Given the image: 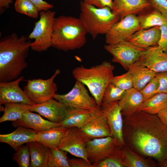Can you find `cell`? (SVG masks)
I'll list each match as a JSON object with an SVG mask.
<instances>
[{"label":"cell","mask_w":167,"mask_h":167,"mask_svg":"<svg viewBox=\"0 0 167 167\" xmlns=\"http://www.w3.org/2000/svg\"><path fill=\"white\" fill-rule=\"evenodd\" d=\"M98 109L92 110L68 108L64 119L58 123L57 126L67 128L74 127L80 128L92 118Z\"/></svg>","instance_id":"cell-22"},{"label":"cell","mask_w":167,"mask_h":167,"mask_svg":"<svg viewBox=\"0 0 167 167\" xmlns=\"http://www.w3.org/2000/svg\"><path fill=\"white\" fill-rule=\"evenodd\" d=\"M37 7L40 12L47 11L54 7V5L43 0H29Z\"/></svg>","instance_id":"cell-43"},{"label":"cell","mask_w":167,"mask_h":167,"mask_svg":"<svg viewBox=\"0 0 167 167\" xmlns=\"http://www.w3.org/2000/svg\"><path fill=\"white\" fill-rule=\"evenodd\" d=\"M57 69L53 75L46 79H41L28 80L24 87V91L28 98L34 104H39L54 98L57 87L55 78L60 73Z\"/></svg>","instance_id":"cell-7"},{"label":"cell","mask_w":167,"mask_h":167,"mask_svg":"<svg viewBox=\"0 0 167 167\" xmlns=\"http://www.w3.org/2000/svg\"><path fill=\"white\" fill-rule=\"evenodd\" d=\"M126 91L110 83L104 93L101 105L119 101L123 98Z\"/></svg>","instance_id":"cell-33"},{"label":"cell","mask_w":167,"mask_h":167,"mask_svg":"<svg viewBox=\"0 0 167 167\" xmlns=\"http://www.w3.org/2000/svg\"><path fill=\"white\" fill-rule=\"evenodd\" d=\"M38 131L22 127H18L12 132L0 135V142L10 146L17 150L25 143L35 141Z\"/></svg>","instance_id":"cell-18"},{"label":"cell","mask_w":167,"mask_h":167,"mask_svg":"<svg viewBox=\"0 0 167 167\" xmlns=\"http://www.w3.org/2000/svg\"><path fill=\"white\" fill-rule=\"evenodd\" d=\"M13 0H0V13L2 14L5 10L9 8L10 5L12 3Z\"/></svg>","instance_id":"cell-45"},{"label":"cell","mask_w":167,"mask_h":167,"mask_svg":"<svg viewBox=\"0 0 167 167\" xmlns=\"http://www.w3.org/2000/svg\"><path fill=\"white\" fill-rule=\"evenodd\" d=\"M104 47L112 55L113 62L119 63L127 70L138 61L146 49L137 47L127 41L106 44Z\"/></svg>","instance_id":"cell-9"},{"label":"cell","mask_w":167,"mask_h":167,"mask_svg":"<svg viewBox=\"0 0 167 167\" xmlns=\"http://www.w3.org/2000/svg\"><path fill=\"white\" fill-rule=\"evenodd\" d=\"M80 7L79 18L94 39L99 35L106 34L114 24L120 20L108 6L98 8L81 0Z\"/></svg>","instance_id":"cell-5"},{"label":"cell","mask_w":167,"mask_h":167,"mask_svg":"<svg viewBox=\"0 0 167 167\" xmlns=\"http://www.w3.org/2000/svg\"><path fill=\"white\" fill-rule=\"evenodd\" d=\"M151 6L167 18V0H148Z\"/></svg>","instance_id":"cell-38"},{"label":"cell","mask_w":167,"mask_h":167,"mask_svg":"<svg viewBox=\"0 0 167 167\" xmlns=\"http://www.w3.org/2000/svg\"><path fill=\"white\" fill-rule=\"evenodd\" d=\"M30 157L31 167H47L50 148L36 141L27 143Z\"/></svg>","instance_id":"cell-27"},{"label":"cell","mask_w":167,"mask_h":167,"mask_svg":"<svg viewBox=\"0 0 167 167\" xmlns=\"http://www.w3.org/2000/svg\"><path fill=\"white\" fill-rule=\"evenodd\" d=\"M54 98L70 108L92 110L99 108L97 106L94 98L89 94L84 85L77 80L69 92L63 94H56Z\"/></svg>","instance_id":"cell-8"},{"label":"cell","mask_w":167,"mask_h":167,"mask_svg":"<svg viewBox=\"0 0 167 167\" xmlns=\"http://www.w3.org/2000/svg\"><path fill=\"white\" fill-rule=\"evenodd\" d=\"M159 85V80L155 76L140 91L143 96L144 101L157 93Z\"/></svg>","instance_id":"cell-37"},{"label":"cell","mask_w":167,"mask_h":167,"mask_svg":"<svg viewBox=\"0 0 167 167\" xmlns=\"http://www.w3.org/2000/svg\"><path fill=\"white\" fill-rule=\"evenodd\" d=\"M110 83L125 91L133 87L132 79L128 71L122 75L113 76Z\"/></svg>","instance_id":"cell-36"},{"label":"cell","mask_w":167,"mask_h":167,"mask_svg":"<svg viewBox=\"0 0 167 167\" xmlns=\"http://www.w3.org/2000/svg\"><path fill=\"white\" fill-rule=\"evenodd\" d=\"M32 42L26 36L19 37L15 33L0 40V82L13 81L20 76L27 66Z\"/></svg>","instance_id":"cell-2"},{"label":"cell","mask_w":167,"mask_h":167,"mask_svg":"<svg viewBox=\"0 0 167 167\" xmlns=\"http://www.w3.org/2000/svg\"><path fill=\"white\" fill-rule=\"evenodd\" d=\"M136 14H131L114 24L105 34L106 44L127 41L136 31L141 29Z\"/></svg>","instance_id":"cell-10"},{"label":"cell","mask_w":167,"mask_h":167,"mask_svg":"<svg viewBox=\"0 0 167 167\" xmlns=\"http://www.w3.org/2000/svg\"><path fill=\"white\" fill-rule=\"evenodd\" d=\"M114 66L105 61L90 68L83 66L76 67L72 71L73 77L88 88L100 108L104 92L113 77Z\"/></svg>","instance_id":"cell-4"},{"label":"cell","mask_w":167,"mask_h":167,"mask_svg":"<svg viewBox=\"0 0 167 167\" xmlns=\"http://www.w3.org/2000/svg\"><path fill=\"white\" fill-rule=\"evenodd\" d=\"M122 148L126 167H155L158 165L152 158L143 157L126 146Z\"/></svg>","instance_id":"cell-30"},{"label":"cell","mask_w":167,"mask_h":167,"mask_svg":"<svg viewBox=\"0 0 167 167\" xmlns=\"http://www.w3.org/2000/svg\"><path fill=\"white\" fill-rule=\"evenodd\" d=\"M116 140L111 136L88 140L86 148L87 156L93 167L109 156L118 146Z\"/></svg>","instance_id":"cell-11"},{"label":"cell","mask_w":167,"mask_h":167,"mask_svg":"<svg viewBox=\"0 0 167 167\" xmlns=\"http://www.w3.org/2000/svg\"><path fill=\"white\" fill-rule=\"evenodd\" d=\"M88 4L93 5L97 7L102 8L105 6L110 7L112 10L113 6L112 0H83Z\"/></svg>","instance_id":"cell-42"},{"label":"cell","mask_w":167,"mask_h":167,"mask_svg":"<svg viewBox=\"0 0 167 167\" xmlns=\"http://www.w3.org/2000/svg\"><path fill=\"white\" fill-rule=\"evenodd\" d=\"M79 129L81 133L89 140L111 136V131L106 116L101 107Z\"/></svg>","instance_id":"cell-13"},{"label":"cell","mask_w":167,"mask_h":167,"mask_svg":"<svg viewBox=\"0 0 167 167\" xmlns=\"http://www.w3.org/2000/svg\"><path fill=\"white\" fill-rule=\"evenodd\" d=\"M137 61L156 73L167 72V53L158 45L146 48Z\"/></svg>","instance_id":"cell-16"},{"label":"cell","mask_w":167,"mask_h":167,"mask_svg":"<svg viewBox=\"0 0 167 167\" xmlns=\"http://www.w3.org/2000/svg\"><path fill=\"white\" fill-rule=\"evenodd\" d=\"M144 101L140 91L133 87L126 91L123 98L118 101L122 116H128L138 112Z\"/></svg>","instance_id":"cell-23"},{"label":"cell","mask_w":167,"mask_h":167,"mask_svg":"<svg viewBox=\"0 0 167 167\" xmlns=\"http://www.w3.org/2000/svg\"><path fill=\"white\" fill-rule=\"evenodd\" d=\"M67 152L58 148L50 149L47 167H70Z\"/></svg>","instance_id":"cell-32"},{"label":"cell","mask_w":167,"mask_h":167,"mask_svg":"<svg viewBox=\"0 0 167 167\" xmlns=\"http://www.w3.org/2000/svg\"><path fill=\"white\" fill-rule=\"evenodd\" d=\"M161 37L158 42L159 45L165 52L167 53V24L160 26Z\"/></svg>","instance_id":"cell-40"},{"label":"cell","mask_w":167,"mask_h":167,"mask_svg":"<svg viewBox=\"0 0 167 167\" xmlns=\"http://www.w3.org/2000/svg\"><path fill=\"white\" fill-rule=\"evenodd\" d=\"M55 12L50 10L39 12L40 18L36 23L33 30L28 37L34 39L31 48L35 51H46L52 46V37Z\"/></svg>","instance_id":"cell-6"},{"label":"cell","mask_w":167,"mask_h":167,"mask_svg":"<svg viewBox=\"0 0 167 167\" xmlns=\"http://www.w3.org/2000/svg\"><path fill=\"white\" fill-rule=\"evenodd\" d=\"M161 167H167V158L164 161Z\"/></svg>","instance_id":"cell-46"},{"label":"cell","mask_w":167,"mask_h":167,"mask_svg":"<svg viewBox=\"0 0 167 167\" xmlns=\"http://www.w3.org/2000/svg\"><path fill=\"white\" fill-rule=\"evenodd\" d=\"M151 6L148 0H113L112 11L121 20L129 15L138 14Z\"/></svg>","instance_id":"cell-19"},{"label":"cell","mask_w":167,"mask_h":167,"mask_svg":"<svg viewBox=\"0 0 167 167\" xmlns=\"http://www.w3.org/2000/svg\"><path fill=\"white\" fill-rule=\"evenodd\" d=\"M96 167H126L122 148L118 146L109 156L98 163Z\"/></svg>","instance_id":"cell-31"},{"label":"cell","mask_w":167,"mask_h":167,"mask_svg":"<svg viewBox=\"0 0 167 167\" xmlns=\"http://www.w3.org/2000/svg\"><path fill=\"white\" fill-rule=\"evenodd\" d=\"M101 108L105 114L111 131V136L122 148L125 146L123 137V118L118 101L102 104Z\"/></svg>","instance_id":"cell-14"},{"label":"cell","mask_w":167,"mask_h":167,"mask_svg":"<svg viewBox=\"0 0 167 167\" xmlns=\"http://www.w3.org/2000/svg\"><path fill=\"white\" fill-rule=\"evenodd\" d=\"M123 118L125 146L161 167L167 158V127L157 114L142 111Z\"/></svg>","instance_id":"cell-1"},{"label":"cell","mask_w":167,"mask_h":167,"mask_svg":"<svg viewBox=\"0 0 167 167\" xmlns=\"http://www.w3.org/2000/svg\"><path fill=\"white\" fill-rule=\"evenodd\" d=\"M157 115L163 124L167 127V107L160 111Z\"/></svg>","instance_id":"cell-44"},{"label":"cell","mask_w":167,"mask_h":167,"mask_svg":"<svg viewBox=\"0 0 167 167\" xmlns=\"http://www.w3.org/2000/svg\"><path fill=\"white\" fill-rule=\"evenodd\" d=\"M167 107V93H158L144 101L138 111H142L151 114H157Z\"/></svg>","instance_id":"cell-29"},{"label":"cell","mask_w":167,"mask_h":167,"mask_svg":"<svg viewBox=\"0 0 167 167\" xmlns=\"http://www.w3.org/2000/svg\"><path fill=\"white\" fill-rule=\"evenodd\" d=\"M128 71L131 76L133 88L139 91L155 77L156 74L137 61L129 68Z\"/></svg>","instance_id":"cell-24"},{"label":"cell","mask_w":167,"mask_h":167,"mask_svg":"<svg viewBox=\"0 0 167 167\" xmlns=\"http://www.w3.org/2000/svg\"><path fill=\"white\" fill-rule=\"evenodd\" d=\"M14 7L18 13L33 18H37L39 15L37 7L29 0H15Z\"/></svg>","instance_id":"cell-34"},{"label":"cell","mask_w":167,"mask_h":167,"mask_svg":"<svg viewBox=\"0 0 167 167\" xmlns=\"http://www.w3.org/2000/svg\"><path fill=\"white\" fill-rule=\"evenodd\" d=\"M137 16L142 29H148L167 24V18L152 6L140 12Z\"/></svg>","instance_id":"cell-26"},{"label":"cell","mask_w":167,"mask_h":167,"mask_svg":"<svg viewBox=\"0 0 167 167\" xmlns=\"http://www.w3.org/2000/svg\"><path fill=\"white\" fill-rule=\"evenodd\" d=\"M13 159L20 167L30 166V154L28 146L23 145L16 150Z\"/></svg>","instance_id":"cell-35"},{"label":"cell","mask_w":167,"mask_h":167,"mask_svg":"<svg viewBox=\"0 0 167 167\" xmlns=\"http://www.w3.org/2000/svg\"><path fill=\"white\" fill-rule=\"evenodd\" d=\"M161 35L160 26L148 29H141L133 34L127 40L134 45L146 49L158 45Z\"/></svg>","instance_id":"cell-20"},{"label":"cell","mask_w":167,"mask_h":167,"mask_svg":"<svg viewBox=\"0 0 167 167\" xmlns=\"http://www.w3.org/2000/svg\"><path fill=\"white\" fill-rule=\"evenodd\" d=\"M58 124L45 120L39 114L29 111L25 113L20 119L13 121L12 125L15 127L30 128L40 132L57 126Z\"/></svg>","instance_id":"cell-21"},{"label":"cell","mask_w":167,"mask_h":167,"mask_svg":"<svg viewBox=\"0 0 167 167\" xmlns=\"http://www.w3.org/2000/svg\"><path fill=\"white\" fill-rule=\"evenodd\" d=\"M68 159V161L70 167H93L88 161L82 158Z\"/></svg>","instance_id":"cell-41"},{"label":"cell","mask_w":167,"mask_h":167,"mask_svg":"<svg viewBox=\"0 0 167 167\" xmlns=\"http://www.w3.org/2000/svg\"><path fill=\"white\" fill-rule=\"evenodd\" d=\"M4 105V113L0 118V123L20 119L25 113L31 111L32 106L23 103H8Z\"/></svg>","instance_id":"cell-28"},{"label":"cell","mask_w":167,"mask_h":167,"mask_svg":"<svg viewBox=\"0 0 167 167\" xmlns=\"http://www.w3.org/2000/svg\"><path fill=\"white\" fill-rule=\"evenodd\" d=\"M21 76L13 81L0 82V105L8 103H23L31 105L34 104L28 98L19 86L23 80Z\"/></svg>","instance_id":"cell-15"},{"label":"cell","mask_w":167,"mask_h":167,"mask_svg":"<svg viewBox=\"0 0 167 167\" xmlns=\"http://www.w3.org/2000/svg\"><path fill=\"white\" fill-rule=\"evenodd\" d=\"M68 108L64 103L53 98L32 105L31 111L39 113L51 122L58 123L64 119Z\"/></svg>","instance_id":"cell-17"},{"label":"cell","mask_w":167,"mask_h":167,"mask_svg":"<svg viewBox=\"0 0 167 167\" xmlns=\"http://www.w3.org/2000/svg\"><path fill=\"white\" fill-rule=\"evenodd\" d=\"M155 76L158 79L159 83L157 93H167V72L156 73Z\"/></svg>","instance_id":"cell-39"},{"label":"cell","mask_w":167,"mask_h":167,"mask_svg":"<svg viewBox=\"0 0 167 167\" xmlns=\"http://www.w3.org/2000/svg\"><path fill=\"white\" fill-rule=\"evenodd\" d=\"M87 33L79 18L64 15L55 17L52 46L65 51L80 49L86 43Z\"/></svg>","instance_id":"cell-3"},{"label":"cell","mask_w":167,"mask_h":167,"mask_svg":"<svg viewBox=\"0 0 167 167\" xmlns=\"http://www.w3.org/2000/svg\"><path fill=\"white\" fill-rule=\"evenodd\" d=\"M68 128L57 126L48 130L38 132L36 141L50 149L57 148L62 139L68 132Z\"/></svg>","instance_id":"cell-25"},{"label":"cell","mask_w":167,"mask_h":167,"mask_svg":"<svg viewBox=\"0 0 167 167\" xmlns=\"http://www.w3.org/2000/svg\"><path fill=\"white\" fill-rule=\"evenodd\" d=\"M88 140L81 133L79 128L71 127L68 128L67 132L60 141L58 148L89 161L86 150Z\"/></svg>","instance_id":"cell-12"}]
</instances>
